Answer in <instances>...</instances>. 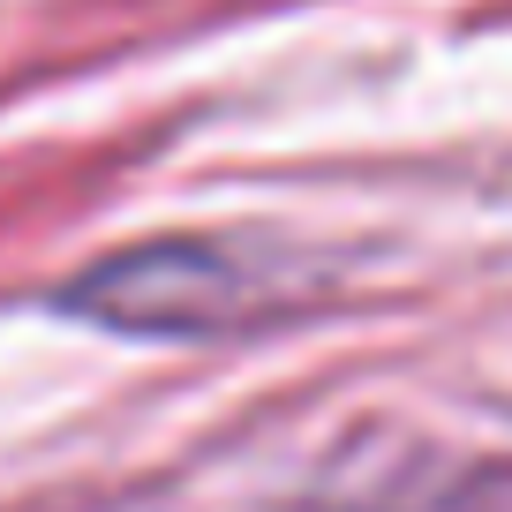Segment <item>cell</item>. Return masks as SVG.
I'll use <instances>...</instances> for the list:
<instances>
[{
	"label": "cell",
	"instance_id": "6da1fadb",
	"mask_svg": "<svg viewBox=\"0 0 512 512\" xmlns=\"http://www.w3.org/2000/svg\"><path fill=\"white\" fill-rule=\"evenodd\" d=\"M226 302V272L204 249H144L121 256L83 287V309L128 324V332H189V324L219 317Z\"/></svg>",
	"mask_w": 512,
	"mask_h": 512
}]
</instances>
